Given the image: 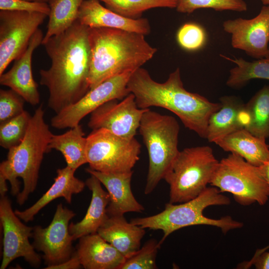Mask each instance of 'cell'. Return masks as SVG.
<instances>
[{
  "label": "cell",
  "mask_w": 269,
  "mask_h": 269,
  "mask_svg": "<svg viewBox=\"0 0 269 269\" xmlns=\"http://www.w3.org/2000/svg\"><path fill=\"white\" fill-rule=\"evenodd\" d=\"M0 10L39 12L48 16L50 8L47 2L27 0H0Z\"/></svg>",
  "instance_id": "35"
},
{
  "label": "cell",
  "mask_w": 269,
  "mask_h": 269,
  "mask_svg": "<svg viewBox=\"0 0 269 269\" xmlns=\"http://www.w3.org/2000/svg\"><path fill=\"white\" fill-rule=\"evenodd\" d=\"M221 108L210 117L206 137L215 142L224 136L245 128L247 123L245 103L234 96H224L220 98Z\"/></svg>",
  "instance_id": "20"
},
{
  "label": "cell",
  "mask_w": 269,
  "mask_h": 269,
  "mask_svg": "<svg viewBox=\"0 0 269 269\" xmlns=\"http://www.w3.org/2000/svg\"><path fill=\"white\" fill-rule=\"evenodd\" d=\"M214 143L224 151L237 154L257 166H262L269 160V145L266 139L255 136L245 128Z\"/></svg>",
  "instance_id": "24"
},
{
  "label": "cell",
  "mask_w": 269,
  "mask_h": 269,
  "mask_svg": "<svg viewBox=\"0 0 269 269\" xmlns=\"http://www.w3.org/2000/svg\"><path fill=\"white\" fill-rule=\"evenodd\" d=\"M260 167L269 185V160Z\"/></svg>",
  "instance_id": "39"
},
{
  "label": "cell",
  "mask_w": 269,
  "mask_h": 269,
  "mask_svg": "<svg viewBox=\"0 0 269 269\" xmlns=\"http://www.w3.org/2000/svg\"><path fill=\"white\" fill-rule=\"evenodd\" d=\"M86 138L87 162L93 170L129 172L139 159L141 145L135 137H122L101 128L93 130Z\"/></svg>",
  "instance_id": "9"
},
{
  "label": "cell",
  "mask_w": 269,
  "mask_h": 269,
  "mask_svg": "<svg viewBox=\"0 0 269 269\" xmlns=\"http://www.w3.org/2000/svg\"><path fill=\"white\" fill-rule=\"evenodd\" d=\"M161 245L151 239L131 256L125 258L119 269H155L156 258Z\"/></svg>",
  "instance_id": "32"
},
{
  "label": "cell",
  "mask_w": 269,
  "mask_h": 269,
  "mask_svg": "<svg viewBox=\"0 0 269 269\" xmlns=\"http://www.w3.org/2000/svg\"><path fill=\"white\" fill-rule=\"evenodd\" d=\"M75 253L85 269H119L124 256L97 233L79 239Z\"/></svg>",
  "instance_id": "19"
},
{
  "label": "cell",
  "mask_w": 269,
  "mask_h": 269,
  "mask_svg": "<svg viewBox=\"0 0 269 269\" xmlns=\"http://www.w3.org/2000/svg\"><path fill=\"white\" fill-rule=\"evenodd\" d=\"M220 192H229L243 206L255 203L265 205L269 198V185L260 166L231 153L223 158L210 181Z\"/></svg>",
  "instance_id": "8"
},
{
  "label": "cell",
  "mask_w": 269,
  "mask_h": 269,
  "mask_svg": "<svg viewBox=\"0 0 269 269\" xmlns=\"http://www.w3.org/2000/svg\"><path fill=\"white\" fill-rule=\"evenodd\" d=\"M138 130L148 154V170L144 190L147 195L164 179L179 152L180 127L173 117L148 109L142 116Z\"/></svg>",
  "instance_id": "6"
},
{
  "label": "cell",
  "mask_w": 269,
  "mask_h": 269,
  "mask_svg": "<svg viewBox=\"0 0 269 269\" xmlns=\"http://www.w3.org/2000/svg\"><path fill=\"white\" fill-rule=\"evenodd\" d=\"M128 88L134 96L139 108L167 109L178 117L186 128L203 138L206 137L210 117L221 107L220 102H211L200 94L186 90L179 68L163 83L156 82L146 69L138 68L130 77Z\"/></svg>",
  "instance_id": "2"
},
{
  "label": "cell",
  "mask_w": 269,
  "mask_h": 269,
  "mask_svg": "<svg viewBox=\"0 0 269 269\" xmlns=\"http://www.w3.org/2000/svg\"><path fill=\"white\" fill-rule=\"evenodd\" d=\"M269 246L264 249H258L253 258L249 262L240 264L239 268L247 269L254 265L257 269H269V251L266 252Z\"/></svg>",
  "instance_id": "36"
},
{
  "label": "cell",
  "mask_w": 269,
  "mask_h": 269,
  "mask_svg": "<svg viewBox=\"0 0 269 269\" xmlns=\"http://www.w3.org/2000/svg\"><path fill=\"white\" fill-rule=\"evenodd\" d=\"M223 28L231 35L233 48L257 59L269 56V6L264 5L251 19L227 20Z\"/></svg>",
  "instance_id": "15"
},
{
  "label": "cell",
  "mask_w": 269,
  "mask_h": 269,
  "mask_svg": "<svg viewBox=\"0 0 269 269\" xmlns=\"http://www.w3.org/2000/svg\"><path fill=\"white\" fill-rule=\"evenodd\" d=\"M31 1H37L49 3L51 0H27Z\"/></svg>",
  "instance_id": "40"
},
{
  "label": "cell",
  "mask_w": 269,
  "mask_h": 269,
  "mask_svg": "<svg viewBox=\"0 0 269 269\" xmlns=\"http://www.w3.org/2000/svg\"><path fill=\"white\" fill-rule=\"evenodd\" d=\"M221 56L236 66L230 70L226 84L230 88L239 89L250 80L262 79L269 80V56L249 61L242 58H231Z\"/></svg>",
  "instance_id": "28"
},
{
  "label": "cell",
  "mask_w": 269,
  "mask_h": 269,
  "mask_svg": "<svg viewBox=\"0 0 269 269\" xmlns=\"http://www.w3.org/2000/svg\"><path fill=\"white\" fill-rule=\"evenodd\" d=\"M176 8L179 12L189 14L200 8L242 12L248 8L244 0H178Z\"/></svg>",
  "instance_id": "31"
},
{
  "label": "cell",
  "mask_w": 269,
  "mask_h": 269,
  "mask_svg": "<svg viewBox=\"0 0 269 269\" xmlns=\"http://www.w3.org/2000/svg\"><path fill=\"white\" fill-rule=\"evenodd\" d=\"M134 71H128L112 77L90 90L77 102L56 113L51 119V126L57 129L71 128L106 102L123 100L131 93L128 83Z\"/></svg>",
  "instance_id": "11"
},
{
  "label": "cell",
  "mask_w": 269,
  "mask_h": 269,
  "mask_svg": "<svg viewBox=\"0 0 269 269\" xmlns=\"http://www.w3.org/2000/svg\"></svg>",
  "instance_id": "42"
},
{
  "label": "cell",
  "mask_w": 269,
  "mask_h": 269,
  "mask_svg": "<svg viewBox=\"0 0 269 269\" xmlns=\"http://www.w3.org/2000/svg\"><path fill=\"white\" fill-rule=\"evenodd\" d=\"M264 5L269 6V0H260Z\"/></svg>",
  "instance_id": "41"
},
{
  "label": "cell",
  "mask_w": 269,
  "mask_h": 269,
  "mask_svg": "<svg viewBox=\"0 0 269 269\" xmlns=\"http://www.w3.org/2000/svg\"><path fill=\"white\" fill-rule=\"evenodd\" d=\"M76 170L68 166L57 170V176L49 189L31 206L23 211L15 210L14 213L23 221L28 222L46 205L53 200L63 197L71 204L73 194L81 192L86 186L85 182L75 177Z\"/></svg>",
  "instance_id": "21"
},
{
  "label": "cell",
  "mask_w": 269,
  "mask_h": 269,
  "mask_svg": "<svg viewBox=\"0 0 269 269\" xmlns=\"http://www.w3.org/2000/svg\"><path fill=\"white\" fill-rule=\"evenodd\" d=\"M88 31L89 27L77 20L42 44L51 64L48 69H40V84L47 88L48 106L56 114L77 102L90 90Z\"/></svg>",
  "instance_id": "1"
},
{
  "label": "cell",
  "mask_w": 269,
  "mask_h": 269,
  "mask_svg": "<svg viewBox=\"0 0 269 269\" xmlns=\"http://www.w3.org/2000/svg\"><path fill=\"white\" fill-rule=\"evenodd\" d=\"M230 199L211 186L207 187L195 198L181 203L168 202L161 212L150 216L132 219L131 222L145 229L163 231V236L159 242L162 245L165 239L173 232L182 228L194 225H208L219 228L224 234L229 231L241 228L242 222L234 220L230 216L214 219L203 214L209 206L228 205Z\"/></svg>",
  "instance_id": "5"
},
{
  "label": "cell",
  "mask_w": 269,
  "mask_h": 269,
  "mask_svg": "<svg viewBox=\"0 0 269 269\" xmlns=\"http://www.w3.org/2000/svg\"><path fill=\"white\" fill-rule=\"evenodd\" d=\"M82 126L79 124L60 134H52L48 152L52 149L60 151L64 157L67 166L76 170L88 163L86 157L87 138Z\"/></svg>",
  "instance_id": "25"
},
{
  "label": "cell",
  "mask_w": 269,
  "mask_h": 269,
  "mask_svg": "<svg viewBox=\"0 0 269 269\" xmlns=\"http://www.w3.org/2000/svg\"><path fill=\"white\" fill-rule=\"evenodd\" d=\"M20 220L13 211L8 197H0V221L3 234L0 269H6L19 257H23L33 267H38L41 264V257L29 241L33 227L25 225Z\"/></svg>",
  "instance_id": "13"
},
{
  "label": "cell",
  "mask_w": 269,
  "mask_h": 269,
  "mask_svg": "<svg viewBox=\"0 0 269 269\" xmlns=\"http://www.w3.org/2000/svg\"><path fill=\"white\" fill-rule=\"evenodd\" d=\"M31 116L24 111L20 115L0 123V145L9 148L18 145L24 138Z\"/></svg>",
  "instance_id": "30"
},
{
  "label": "cell",
  "mask_w": 269,
  "mask_h": 269,
  "mask_svg": "<svg viewBox=\"0 0 269 269\" xmlns=\"http://www.w3.org/2000/svg\"><path fill=\"white\" fill-rule=\"evenodd\" d=\"M6 180L2 175H0V197L6 196V193L8 191V187L6 184Z\"/></svg>",
  "instance_id": "38"
},
{
  "label": "cell",
  "mask_w": 269,
  "mask_h": 269,
  "mask_svg": "<svg viewBox=\"0 0 269 269\" xmlns=\"http://www.w3.org/2000/svg\"><path fill=\"white\" fill-rule=\"evenodd\" d=\"M106 7L124 17L141 18L142 13L155 7L176 8L178 0H99Z\"/></svg>",
  "instance_id": "29"
},
{
  "label": "cell",
  "mask_w": 269,
  "mask_h": 269,
  "mask_svg": "<svg viewBox=\"0 0 269 269\" xmlns=\"http://www.w3.org/2000/svg\"><path fill=\"white\" fill-rule=\"evenodd\" d=\"M82 267L78 256L75 251L72 257L63 263L46 267V269H77Z\"/></svg>",
  "instance_id": "37"
},
{
  "label": "cell",
  "mask_w": 269,
  "mask_h": 269,
  "mask_svg": "<svg viewBox=\"0 0 269 269\" xmlns=\"http://www.w3.org/2000/svg\"><path fill=\"white\" fill-rule=\"evenodd\" d=\"M84 0H51L47 29L42 45L50 37L70 28L77 20L79 9Z\"/></svg>",
  "instance_id": "27"
},
{
  "label": "cell",
  "mask_w": 269,
  "mask_h": 269,
  "mask_svg": "<svg viewBox=\"0 0 269 269\" xmlns=\"http://www.w3.org/2000/svg\"><path fill=\"white\" fill-rule=\"evenodd\" d=\"M90 28L105 27L148 34L150 26L147 18L132 19L121 15L103 6L99 0H84L77 20Z\"/></svg>",
  "instance_id": "17"
},
{
  "label": "cell",
  "mask_w": 269,
  "mask_h": 269,
  "mask_svg": "<svg viewBox=\"0 0 269 269\" xmlns=\"http://www.w3.org/2000/svg\"><path fill=\"white\" fill-rule=\"evenodd\" d=\"M176 39L182 48L194 51L204 46L206 41V34L200 25L194 22H188L179 28L177 32Z\"/></svg>",
  "instance_id": "33"
},
{
  "label": "cell",
  "mask_w": 269,
  "mask_h": 269,
  "mask_svg": "<svg viewBox=\"0 0 269 269\" xmlns=\"http://www.w3.org/2000/svg\"><path fill=\"white\" fill-rule=\"evenodd\" d=\"M75 215L73 211L60 203L47 227H33L32 244L35 250L43 253L42 258L47 267L63 263L73 255L74 240L69 226L70 221Z\"/></svg>",
  "instance_id": "12"
},
{
  "label": "cell",
  "mask_w": 269,
  "mask_h": 269,
  "mask_svg": "<svg viewBox=\"0 0 269 269\" xmlns=\"http://www.w3.org/2000/svg\"><path fill=\"white\" fill-rule=\"evenodd\" d=\"M219 161L209 146L179 151L164 179L169 186V202L181 203L202 193L210 184Z\"/></svg>",
  "instance_id": "7"
},
{
  "label": "cell",
  "mask_w": 269,
  "mask_h": 269,
  "mask_svg": "<svg viewBox=\"0 0 269 269\" xmlns=\"http://www.w3.org/2000/svg\"><path fill=\"white\" fill-rule=\"evenodd\" d=\"M86 171L98 178L107 189L110 197L107 208L108 216H122L128 212L141 213L144 211V207L136 200L132 191L133 171L119 173H104L89 167Z\"/></svg>",
  "instance_id": "18"
},
{
  "label": "cell",
  "mask_w": 269,
  "mask_h": 269,
  "mask_svg": "<svg viewBox=\"0 0 269 269\" xmlns=\"http://www.w3.org/2000/svg\"><path fill=\"white\" fill-rule=\"evenodd\" d=\"M25 101L11 89L0 90V123L21 114Z\"/></svg>",
  "instance_id": "34"
},
{
  "label": "cell",
  "mask_w": 269,
  "mask_h": 269,
  "mask_svg": "<svg viewBox=\"0 0 269 269\" xmlns=\"http://www.w3.org/2000/svg\"><path fill=\"white\" fill-rule=\"evenodd\" d=\"M247 123L245 127L259 137H269V85H265L245 104Z\"/></svg>",
  "instance_id": "26"
},
{
  "label": "cell",
  "mask_w": 269,
  "mask_h": 269,
  "mask_svg": "<svg viewBox=\"0 0 269 269\" xmlns=\"http://www.w3.org/2000/svg\"><path fill=\"white\" fill-rule=\"evenodd\" d=\"M47 16L39 12L0 10V75L25 51Z\"/></svg>",
  "instance_id": "10"
},
{
  "label": "cell",
  "mask_w": 269,
  "mask_h": 269,
  "mask_svg": "<svg viewBox=\"0 0 269 269\" xmlns=\"http://www.w3.org/2000/svg\"><path fill=\"white\" fill-rule=\"evenodd\" d=\"M147 109L139 108L134 96L130 93L120 102L111 100L95 110L88 125L92 130L103 128L122 137H134Z\"/></svg>",
  "instance_id": "14"
},
{
  "label": "cell",
  "mask_w": 269,
  "mask_h": 269,
  "mask_svg": "<svg viewBox=\"0 0 269 269\" xmlns=\"http://www.w3.org/2000/svg\"><path fill=\"white\" fill-rule=\"evenodd\" d=\"M88 39L90 90L108 78L141 67L157 51L144 35L122 29L89 27Z\"/></svg>",
  "instance_id": "3"
},
{
  "label": "cell",
  "mask_w": 269,
  "mask_h": 269,
  "mask_svg": "<svg viewBox=\"0 0 269 269\" xmlns=\"http://www.w3.org/2000/svg\"><path fill=\"white\" fill-rule=\"evenodd\" d=\"M42 104L31 116L25 135L17 145L8 149L6 160L0 164V175L8 180L10 193L23 205L36 189L44 154L52 133L44 119Z\"/></svg>",
  "instance_id": "4"
},
{
  "label": "cell",
  "mask_w": 269,
  "mask_h": 269,
  "mask_svg": "<svg viewBox=\"0 0 269 269\" xmlns=\"http://www.w3.org/2000/svg\"><path fill=\"white\" fill-rule=\"evenodd\" d=\"M97 233L127 258L140 248L145 231L140 226L128 222L124 215L108 216Z\"/></svg>",
  "instance_id": "22"
},
{
  "label": "cell",
  "mask_w": 269,
  "mask_h": 269,
  "mask_svg": "<svg viewBox=\"0 0 269 269\" xmlns=\"http://www.w3.org/2000/svg\"><path fill=\"white\" fill-rule=\"evenodd\" d=\"M43 37L42 30L38 29L10 70L0 75V85L9 87L33 106L39 104L40 95L32 75V57L34 50L42 44Z\"/></svg>",
  "instance_id": "16"
},
{
  "label": "cell",
  "mask_w": 269,
  "mask_h": 269,
  "mask_svg": "<svg viewBox=\"0 0 269 269\" xmlns=\"http://www.w3.org/2000/svg\"><path fill=\"white\" fill-rule=\"evenodd\" d=\"M85 184L92 192L91 200L84 217L78 222L69 224V232L74 241L97 233L108 216L107 208L110 197L108 192L102 188L101 182L91 175Z\"/></svg>",
  "instance_id": "23"
}]
</instances>
